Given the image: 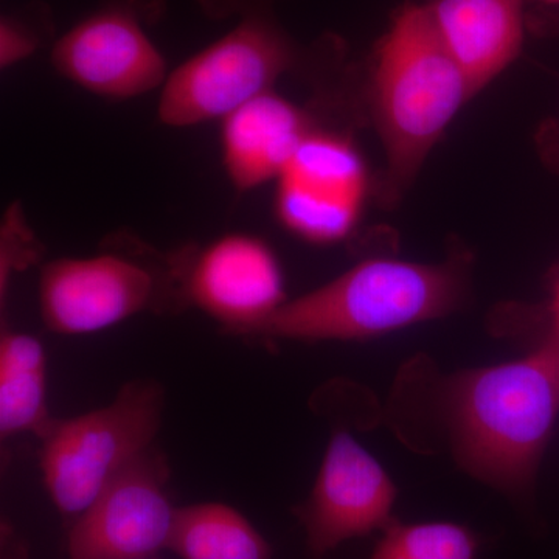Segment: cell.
<instances>
[{
  "mask_svg": "<svg viewBox=\"0 0 559 559\" xmlns=\"http://www.w3.org/2000/svg\"><path fill=\"white\" fill-rule=\"evenodd\" d=\"M473 97L428 3L401 5L374 47L367 86L369 114L385 156L373 186L378 204L399 207L430 151Z\"/></svg>",
  "mask_w": 559,
  "mask_h": 559,
  "instance_id": "1",
  "label": "cell"
},
{
  "mask_svg": "<svg viewBox=\"0 0 559 559\" xmlns=\"http://www.w3.org/2000/svg\"><path fill=\"white\" fill-rule=\"evenodd\" d=\"M450 423L460 465L502 489L532 485L559 415V342L452 382Z\"/></svg>",
  "mask_w": 559,
  "mask_h": 559,
  "instance_id": "2",
  "label": "cell"
},
{
  "mask_svg": "<svg viewBox=\"0 0 559 559\" xmlns=\"http://www.w3.org/2000/svg\"><path fill=\"white\" fill-rule=\"evenodd\" d=\"M471 260L444 263L373 259L326 285L283 304L255 337L294 341H362L444 318L468 290Z\"/></svg>",
  "mask_w": 559,
  "mask_h": 559,
  "instance_id": "3",
  "label": "cell"
},
{
  "mask_svg": "<svg viewBox=\"0 0 559 559\" xmlns=\"http://www.w3.org/2000/svg\"><path fill=\"white\" fill-rule=\"evenodd\" d=\"M275 0H201L216 16L240 14L226 35L171 70L162 86L157 117L171 128L223 120L253 98L274 91L282 76L312 62L342 57V44L325 38L300 46L275 20Z\"/></svg>",
  "mask_w": 559,
  "mask_h": 559,
  "instance_id": "4",
  "label": "cell"
},
{
  "mask_svg": "<svg viewBox=\"0 0 559 559\" xmlns=\"http://www.w3.org/2000/svg\"><path fill=\"white\" fill-rule=\"evenodd\" d=\"M164 401L157 382L132 381L108 406L57 421L43 439L40 469L61 514L79 518L110 481L153 447Z\"/></svg>",
  "mask_w": 559,
  "mask_h": 559,
  "instance_id": "5",
  "label": "cell"
},
{
  "mask_svg": "<svg viewBox=\"0 0 559 559\" xmlns=\"http://www.w3.org/2000/svg\"><path fill=\"white\" fill-rule=\"evenodd\" d=\"M160 0H106L55 43V70L91 94L130 100L162 90L167 61L143 27Z\"/></svg>",
  "mask_w": 559,
  "mask_h": 559,
  "instance_id": "6",
  "label": "cell"
},
{
  "mask_svg": "<svg viewBox=\"0 0 559 559\" xmlns=\"http://www.w3.org/2000/svg\"><path fill=\"white\" fill-rule=\"evenodd\" d=\"M168 289L173 286L160 271L123 250L53 260L40 272V314L53 333H97L140 312L160 310Z\"/></svg>",
  "mask_w": 559,
  "mask_h": 559,
  "instance_id": "7",
  "label": "cell"
},
{
  "mask_svg": "<svg viewBox=\"0 0 559 559\" xmlns=\"http://www.w3.org/2000/svg\"><path fill=\"white\" fill-rule=\"evenodd\" d=\"M275 182L280 223L314 245L340 242L355 230L371 187L358 148L344 135L316 130Z\"/></svg>",
  "mask_w": 559,
  "mask_h": 559,
  "instance_id": "8",
  "label": "cell"
},
{
  "mask_svg": "<svg viewBox=\"0 0 559 559\" xmlns=\"http://www.w3.org/2000/svg\"><path fill=\"white\" fill-rule=\"evenodd\" d=\"M168 479L164 455L151 447L76 518L69 559H151L170 549L178 509Z\"/></svg>",
  "mask_w": 559,
  "mask_h": 559,
  "instance_id": "9",
  "label": "cell"
},
{
  "mask_svg": "<svg viewBox=\"0 0 559 559\" xmlns=\"http://www.w3.org/2000/svg\"><path fill=\"white\" fill-rule=\"evenodd\" d=\"M396 488L358 440L345 430L331 437L310 498L296 509L308 549L320 559L345 540L392 524Z\"/></svg>",
  "mask_w": 559,
  "mask_h": 559,
  "instance_id": "10",
  "label": "cell"
},
{
  "mask_svg": "<svg viewBox=\"0 0 559 559\" xmlns=\"http://www.w3.org/2000/svg\"><path fill=\"white\" fill-rule=\"evenodd\" d=\"M187 299L230 333L253 336L286 304L285 277L274 250L260 238L229 234L187 261Z\"/></svg>",
  "mask_w": 559,
  "mask_h": 559,
  "instance_id": "11",
  "label": "cell"
},
{
  "mask_svg": "<svg viewBox=\"0 0 559 559\" xmlns=\"http://www.w3.org/2000/svg\"><path fill=\"white\" fill-rule=\"evenodd\" d=\"M312 130L308 114L274 91L235 109L221 120V156L231 186L249 191L277 179Z\"/></svg>",
  "mask_w": 559,
  "mask_h": 559,
  "instance_id": "12",
  "label": "cell"
},
{
  "mask_svg": "<svg viewBox=\"0 0 559 559\" xmlns=\"http://www.w3.org/2000/svg\"><path fill=\"white\" fill-rule=\"evenodd\" d=\"M530 0H430L433 24L474 95L516 61Z\"/></svg>",
  "mask_w": 559,
  "mask_h": 559,
  "instance_id": "13",
  "label": "cell"
},
{
  "mask_svg": "<svg viewBox=\"0 0 559 559\" xmlns=\"http://www.w3.org/2000/svg\"><path fill=\"white\" fill-rule=\"evenodd\" d=\"M57 421L47 406L46 348L31 334L7 331L0 340V433L46 439Z\"/></svg>",
  "mask_w": 559,
  "mask_h": 559,
  "instance_id": "14",
  "label": "cell"
},
{
  "mask_svg": "<svg viewBox=\"0 0 559 559\" xmlns=\"http://www.w3.org/2000/svg\"><path fill=\"white\" fill-rule=\"evenodd\" d=\"M170 550L180 559H271L259 530L224 503L207 502L178 509Z\"/></svg>",
  "mask_w": 559,
  "mask_h": 559,
  "instance_id": "15",
  "label": "cell"
},
{
  "mask_svg": "<svg viewBox=\"0 0 559 559\" xmlns=\"http://www.w3.org/2000/svg\"><path fill=\"white\" fill-rule=\"evenodd\" d=\"M370 559H476L479 539L454 522L401 524L382 530Z\"/></svg>",
  "mask_w": 559,
  "mask_h": 559,
  "instance_id": "16",
  "label": "cell"
},
{
  "mask_svg": "<svg viewBox=\"0 0 559 559\" xmlns=\"http://www.w3.org/2000/svg\"><path fill=\"white\" fill-rule=\"evenodd\" d=\"M38 253V241L28 229L20 205L9 209L2 226V288H5L13 271L27 267Z\"/></svg>",
  "mask_w": 559,
  "mask_h": 559,
  "instance_id": "17",
  "label": "cell"
},
{
  "mask_svg": "<svg viewBox=\"0 0 559 559\" xmlns=\"http://www.w3.org/2000/svg\"><path fill=\"white\" fill-rule=\"evenodd\" d=\"M43 35L27 17L3 16L0 21V66L9 69L39 49Z\"/></svg>",
  "mask_w": 559,
  "mask_h": 559,
  "instance_id": "18",
  "label": "cell"
},
{
  "mask_svg": "<svg viewBox=\"0 0 559 559\" xmlns=\"http://www.w3.org/2000/svg\"><path fill=\"white\" fill-rule=\"evenodd\" d=\"M535 146L544 167L559 176V114L540 123L535 134Z\"/></svg>",
  "mask_w": 559,
  "mask_h": 559,
  "instance_id": "19",
  "label": "cell"
},
{
  "mask_svg": "<svg viewBox=\"0 0 559 559\" xmlns=\"http://www.w3.org/2000/svg\"><path fill=\"white\" fill-rule=\"evenodd\" d=\"M527 31L538 38H559V10L536 7L528 11Z\"/></svg>",
  "mask_w": 559,
  "mask_h": 559,
  "instance_id": "20",
  "label": "cell"
},
{
  "mask_svg": "<svg viewBox=\"0 0 559 559\" xmlns=\"http://www.w3.org/2000/svg\"><path fill=\"white\" fill-rule=\"evenodd\" d=\"M551 314H554L555 336L559 337V272L555 282L554 301H551Z\"/></svg>",
  "mask_w": 559,
  "mask_h": 559,
  "instance_id": "21",
  "label": "cell"
},
{
  "mask_svg": "<svg viewBox=\"0 0 559 559\" xmlns=\"http://www.w3.org/2000/svg\"><path fill=\"white\" fill-rule=\"evenodd\" d=\"M530 2H536L543 9L559 10V0H530Z\"/></svg>",
  "mask_w": 559,
  "mask_h": 559,
  "instance_id": "22",
  "label": "cell"
},
{
  "mask_svg": "<svg viewBox=\"0 0 559 559\" xmlns=\"http://www.w3.org/2000/svg\"><path fill=\"white\" fill-rule=\"evenodd\" d=\"M554 336H555V334H554ZM555 337H557V340H558V342H559V337H558V336H555Z\"/></svg>",
  "mask_w": 559,
  "mask_h": 559,
  "instance_id": "23",
  "label": "cell"
},
{
  "mask_svg": "<svg viewBox=\"0 0 559 559\" xmlns=\"http://www.w3.org/2000/svg\"><path fill=\"white\" fill-rule=\"evenodd\" d=\"M151 559H157V558H151Z\"/></svg>",
  "mask_w": 559,
  "mask_h": 559,
  "instance_id": "24",
  "label": "cell"
},
{
  "mask_svg": "<svg viewBox=\"0 0 559 559\" xmlns=\"http://www.w3.org/2000/svg\"><path fill=\"white\" fill-rule=\"evenodd\" d=\"M428 2H430V0H428Z\"/></svg>",
  "mask_w": 559,
  "mask_h": 559,
  "instance_id": "25",
  "label": "cell"
}]
</instances>
